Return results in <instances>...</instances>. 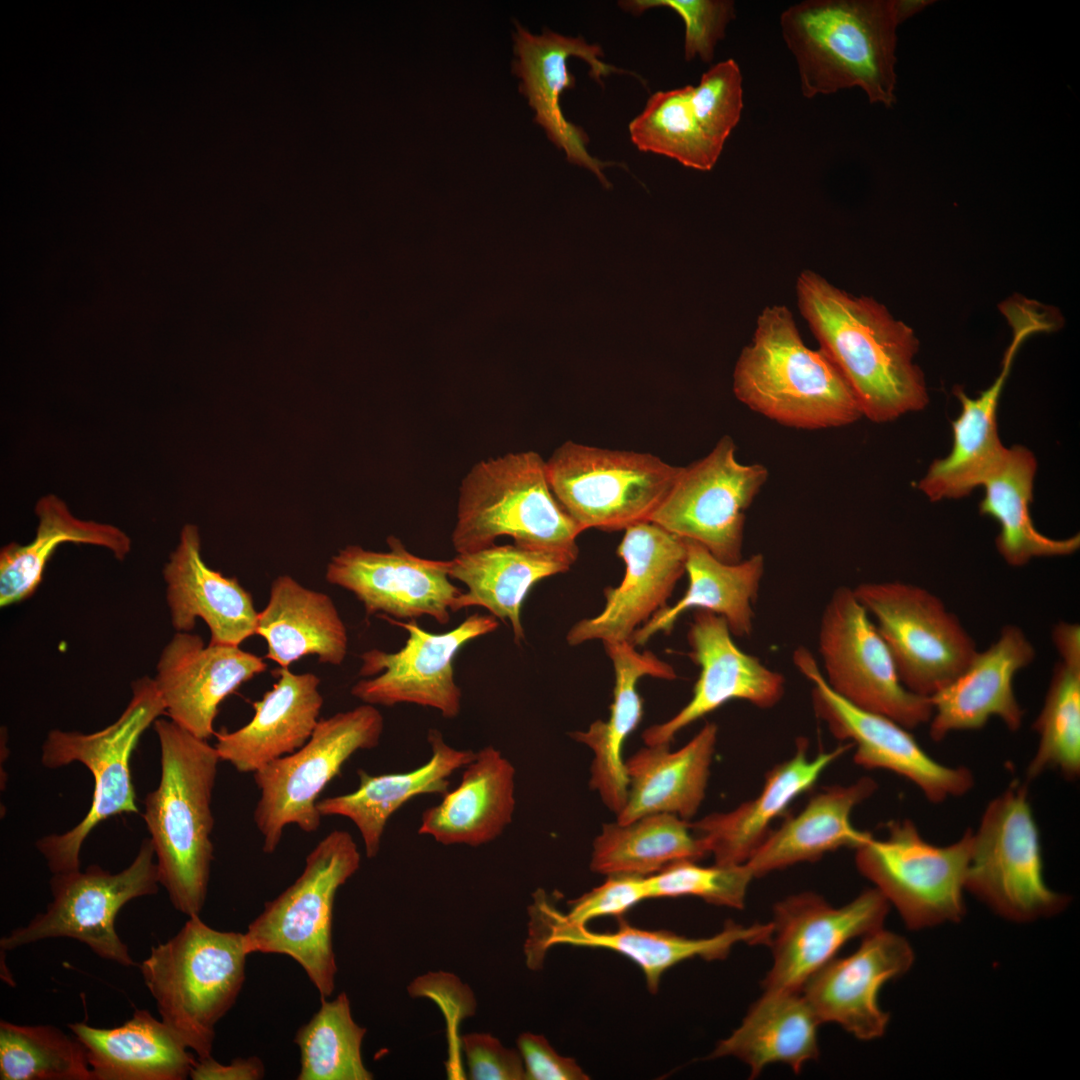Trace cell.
<instances>
[{
	"instance_id": "28",
	"label": "cell",
	"mask_w": 1080,
	"mask_h": 1080,
	"mask_svg": "<svg viewBox=\"0 0 1080 1080\" xmlns=\"http://www.w3.org/2000/svg\"><path fill=\"white\" fill-rule=\"evenodd\" d=\"M166 602L176 632H191L202 619L215 644L236 645L256 634L258 614L252 595L237 577L209 567L201 555L199 528L182 527L163 567Z\"/></svg>"
},
{
	"instance_id": "46",
	"label": "cell",
	"mask_w": 1080,
	"mask_h": 1080,
	"mask_svg": "<svg viewBox=\"0 0 1080 1080\" xmlns=\"http://www.w3.org/2000/svg\"><path fill=\"white\" fill-rule=\"evenodd\" d=\"M691 85L652 94L629 124L632 143L642 152L709 171L723 150L702 128L691 104Z\"/></svg>"
},
{
	"instance_id": "51",
	"label": "cell",
	"mask_w": 1080,
	"mask_h": 1080,
	"mask_svg": "<svg viewBox=\"0 0 1080 1080\" xmlns=\"http://www.w3.org/2000/svg\"><path fill=\"white\" fill-rule=\"evenodd\" d=\"M619 6L634 15L658 7L673 10L685 25V60L698 56L706 63L713 60L718 41L735 17L734 2L729 0H627L619 1Z\"/></svg>"
},
{
	"instance_id": "18",
	"label": "cell",
	"mask_w": 1080,
	"mask_h": 1080,
	"mask_svg": "<svg viewBox=\"0 0 1080 1080\" xmlns=\"http://www.w3.org/2000/svg\"><path fill=\"white\" fill-rule=\"evenodd\" d=\"M794 664L812 684L816 715L833 736L854 747L855 764L893 772L913 783L931 803L967 794L974 775L965 766H949L933 759L909 729L894 720L860 709L837 695L826 683L817 661L803 647L795 650Z\"/></svg>"
},
{
	"instance_id": "43",
	"label": "cell",
	"mask_w": 1080,
	"mask_h": 1080,
	"mask_svg": "<svg viewBox=\"0 0 1080 1080\" xmlns=\"http://www.w3.org/2000/svg\"><path fill=\"white\" fill-rule=\"evenodd\" d=\"M1037 470L1034 454L1023 446L1007 448L1002 459L983 482L985 496L979 511L1000 525L995 544L1011 566L1020 567L1034 557L1070 555L1080 546V536L1050 538L1032 522L1029 506Z\"/></svg>"
},
{
	"instance_id": "32",
	"label": "cell",
	"mask_w": 1080,
	"mask_h": 1080,
	"mask_svg": "<svg viewBox=\"0 0 1080 1080\" xmlns=\"http://www.w3.org/2000/svg\"><path fill=\"white\" fill-rule=\"evenodd\" d=\"M514 809L515 768L489 745L464 767L459 785L422 813L418 833L447 846L477 847L503 833Z\"/></svg>"
},
{
	"instance_id": "31",
	"label": "cell",
	"mask_w": 1080,
	"mask_h": 1080,
	"mask_svg": "<svg viewBox=\"0 0 1080 1080\" xmlns=\"http://www.w3.org/2000/svg\"><path fill=\"white\" fill-rule=\"evenodd\" d=\"M1009 325L1013 337L994 382L976 398L962 390L955 392L961 412L952 422V449L946 457L930 465L918 485L931 501L970 494L983 484L1007 449L998 435V403L1020 344L1033 335L1032 327L1024 321L1016 320Z\"/></svg>"
},
{
	"instance_id": "19",
	"label": "cell",
	"mask_w": 1080,
	"mask_h": 1080,
	"mask_svg": "<svg viewBox=\"0 0 1080 1080\" xmlns=\"http://www.w3.org/2000/svg\"><path fill=\"white\" fill-rule=\"evenodd\" d=\"M529 913L525 945L528 966L540 967L546 951L557 944L607 949L635 963L652 993L657 992L662 975L676 964L694 957L708 961L723 959L738 943L769 945L773 929L771 922L745 926L728 921L721 932L711 937L687 938L665 930L636 928L619 918L617 930L594 932L585 925L569 922L542 891L535 893Z\"/></svg>"
},
{
	"instance_id": "7",
	"label": "cell",
	"mask_w": 1080,
	"mask_h": 1080,
	"mask_svg": "<svg viewBox=\"0 0 1080 1080\" xmlns=\"http://www.w3.org/2000/svg\"><path fill=\"white\" fill-rule=\"evenodd\" d=\"M131 692L126 708L109 726L90 734L53 729L42 745L45 767L56 769L79 762L94 780L91 806L84 818L69 831L47 835L36 843L52 874L80 869L81 847L99 823L139 813L130 760L142 734L165 714V706L151 677L134 680Z\"/></svg>"
},
{
	"instance_id": "2",
	"label": "cell",
	"mask_w": 1080,
	"mask_h": 1080,
	"mask_svg": "<svg viewBox=\"0 0 1080 1080\" xmlns=\"http://www.w3.org/2000/svg\"><path fill=\"white\" fill-rule=\"evenodd\" d=\"M161 752L158 787L144 800L159 884L173 907L190 917L202 911L214 846L213 789L220 757L215 746L172 720L154 722Z\"/></svg>"
},
{
	"instance_id": "15",
	"label": "cell",
	"mask_w": 1080,
	"mask_h": 1080,
	"mask_svg": "<svg viewBox=\"0 0 1080 1080\" xmlns=\"http://www.w3.org/2000/svg\"><path fill=\"white\" fill-rule=\"evenodd\" d=\"M818 649L828 686L852 705L907 729L929 723V697L908 690L870 615L853 588L834 590L823 610Z\"/></svg>"
},
{
	"instance_id": "4",
	"label": "cell",
	"mask_w": 1080,
	"mask_h": 1080,
	"mask_svg": "<svg viewBox=\"0 0 1080 1080\" xmlns=\"http://www.w3.org/2000/svg\"><path fill=\"white\" fill-rule=\"evenodd\" d=\"M737 399L787 427L815 430L849 425L862 417L847 381L821 350L807 347L790 310L763 309L733 375Z\"/></svg>"
},
{
	"instance_id": "37",
	"label": "cell",
	"mask_w": 1080,
	"mask_h": 1080,
	"mask_svg": "<svg viewBox=\"0 0 1080 1080\" xmlns=\"http://www.w3.org/2000/svg\"><path fill=\"white\" fill-rule=\"evenodd\" d=\"M574 563L562 554L525 548L516 544L491 545L457 553L449 560V577L467 587L455 600L452 612L479 606L504 623L509 622L514 641L524 639L522 604L540 580L564 573Z\"/></svg>"
},
{
	"instance_id": "30",
	"label": "cell",
	"mask_w": 1080,
	"mask_h": 1080,
	"mask_svg": "<svg viewBox=\"0 0 1080 1080\" xmlns=\"http://www.w3.org/2000/svg\"><path fill=\"white\" fill-rule=\"evenodd\" d=\"M277 681L252 703L253 718L235 731L216 734L220 760L238 772L255 773L266 764L301 748L311 737L323 705L320 678L289 668L273 670Z\"/></svg>"
},
{
	"instance_id": "39",
	"label": "cell",
	"mask_w": 1080,
	"mask_h": 1080,
	"mask_svg": "<svg viewBox=\"0 0 1080 1080\" xmlns=\"http://www.w3.org/2000/svg\"><path fill=\"white\" fill-rule=\"evenodd\" d=\"M685 541L688 588L674 605L658 610L634 632L630 642L635 647L645 645L659 632L669 633L679 616L689 609L723 617L735 636H748L753 630L754 603L765 571L764 556L757 553L737 563H726L701 544Z\"/></svg>"
},
{
	"instance_id": "1",
	"label": "cell",
	"mask_w": 1080,
	"mask_h": 1080,
	"mask_svg": "<svg viewBox=\"0 0 1080 1080\" xmlns=\"http://www.w3.org/2000/svg\"><path fill=\"white\" fill-rule=\"evenodd\" d=\"M796 293L801 314L862 416L887 423L925 408L924 375L913 362L918 340L908 325L876 300L850 295L812 270L801 272Z\"/></svg>"
},
{
	"instance_id": "54",
	"label": "cell",
	"mask_w": 1080,
	"mask_h": 1080,
	"mask_svg": "<svg viewBox=\"0 0 1080 1080\" xmlns=\"http://www.w3.org/2000/svg\"><path fill=\"white\" fill-rule=\"evenodd\" d=\"M527 1080H586L588 1075L577 1062L556 1052L542 1036L525 1032L517 1039Z\"/></svg>"
},
{
	"instance_id": "17",
	"label": "cell",
	"mask_w": 1080,
	"mask_h": 1080,
	"mask_svg": "<svg viewBox=\"0 0 1080 1080\" xmlns=\"http://www.w3.org/2000/svg\"><path fill=\"white\" fill-rule=\"evenodd\" d=\"M384 619L408 632L405 645L397 652L373 648L362 653L359 675L367 679L356 682L351 695L374 706L410 703L455 718L462 693L454 677V659L465 644L494 632L498 620L491 614L475 613L449 631L432 633L415 619L402 622L386 615Z\"/></svg>"
},
{
	"instance_id": "25",
	"label": "cell",
	"mask_w": 1080,
	"mask_h": 1080,
	"mask_svg": "<svg viewBox=\"0 0 1080 1080\" xmlns=\"http://www.w3.org/2000/svg\"><path fill=\"white\" fill-rule=\"evenodd\" d=\"M914 958L905 937L881 928L864 936L853 953L834 957L812 974L801 993L820 1023H836L860 1040L877 1039L890 1017L879 1005V991L907 973Z\"/></svg>"
},
{
	"instance_id": "55",
	"label": "cell",
	"mask_w": 1080,
	"mask_h": 1080,
	"mask_svg": "<svg viewBox=\"0 0 1080 1080\" xmlns=\"http://www.w3.org/2000/svg\"><path fill=\"white\" fill-rule=\"evenodd\" d=\"M265 1067L261 1059L252 1056L237 1058L230 1064H221L212 1056L197 1057L191 1072L193 1080H259L264 1077Z\"/></svg>"
},
{
	"instance_id": "3",
	"label": "cell",
	"mask_w": 1080,
	"mask_h": 1080,
	"mask_svg": "<svg viewBox=\"0 0 1080 1080\" xmlns=\"http://www.w3.org/2000/svg\"><path fill=\"white\" fill-rule=\"evenodd\" d=\"M893 0H807L780 16L800 90L811 99L859 87L872 104L896 102Z\"/></svg>"
},
{
	"instance_id": "11",
	"label": "cell",
	"mask_w": 1080,
	"mask_h": 1080,
	"mask_svg": "<svg viewBox=\"0 0 1080 1080\" xmlns=\"http://www.w3.org/2000/svg\"><path fill=\"white\" fill-rule=\"evenodd\" d=\"M383 728L380 711L363 703L319 720L301 748L253 773L260 791L253 819L265 853L277 849L290 824L306 833L319 828L318 796L355 752L379 744Z\"/></svg>"
},
{
	"instance_id": "27",
	"label": "cell",
	"mask_w": 1080,
	"mask_h": 1080,
	"mask_svg": "<svg viewBox=\"0 0 1080 1080\" xmlns=\"http://www.w3.org/2000/svg\"><path fill=\"white\" fill-rule=\"evenodd\" d=\"M1035 656L1034 646L1022 629L1005 625L992 645L977 651L952 682L929 697L931 739L941 741L954 732L981 729L993 717L1010 731L1019 730L1024 710L1014 692V678Z\"/></svg>"
},
{
	"instance_id": "41",
	"label": "cell",
	"mask_w": 1080,
	"mask_h": 1080,
	"mask_svg": "<svg viewBox=\"0 0 1080 1080\" xmlns=\"http://www.w3.org/2000/svg\"><path fill=\"white\" fill-rule=\"evenodd\" d=\"M820 1024L801 991H764L709 1058L736 1057L749 1066L751 1079L772 1063L787 1064L799 1073L819 1056Z\"/></svg>"
},
{
	"instance_id": "26",
	"label": "cell",
	"mask_w": 1080,
	"mask_h": 1080,
	"mask_svg": "<svg viewBox=\"0 0 1080 1080\" xmlns=\"http://www.w3.org/2000/svg\"><path fill=\"white\" fill-rule=\"evenodd\" d=\"M266 669L262 657L239 646L205 644L197 634L176 632L161 651L153 679L169 719L208 740L223 700Z\"/></svg>"
},
{
	"instance_id": "38",
	"label": "cell",
	"mask_w": 1080,
	"mask_h": 1080,
	"mask_svg": "<svg viewBox=\"0 0 1080 1080\" xmlns=\"http://www.w3.org/2000/svg\"><path fill=\"white\" fill-rule=\"evenodd\" d=\"M85 1048L93 1080H184L197 1058L178 1035L147 1010L123 1025H68Z\"/></svg>"
},
{
	"instance_id": "45",
	"label": "cell",
	"mask_w": 1080,
	"mask_h": 1080,
	"mask_svg": "<svg viewBox=\"0 0 1080 1080\" xmlns=\"http://www.w3.org/2000/svg\"><path fill=\"white\" fill-rule=\"evenodd\" d=\"M708 854L687 820L654 813L605 824L593 842L590 867L606 876L649 877L674 863L697 862Z\"/></svg>"
},
{
	"instance_id": "10",
	"label": "cell",
	"mask_w": 1080,
	"mask_h": 1080,
	"mask_svg": "<svg viewBox=\"0 0 1080 1080\" xmlns=\"http://www.w3.org/2000/svg\"><path fill=\"white\" fill-rule=\"evenodd\" d=\"M972 849V829L956 841L928 842L910 819L891 821L887 835H870L855 848L859 872L899 912L905 925L920 930L959 922Z\"/></svg>"
},
{
	"instance_id": "36",
	"label": "cell",
	"mask_w": 1080,
	"mask_h": 1080,
	"mask_svg": "<svg viewBox=\"0 0 1080 1080\" xmlns=\"http://www.w3.org/2000/svg\"><path fill=\"white\" fill-rule=\"evenodd\" d=\"M877 789L870 777L833 785L812 795L804 808L771 830L746 865L754 878L813 862L840 848H857L871 834L854 827L853 810Z\"/></svg>"
},
{
	"instance_id": "23",
	"label": "cell",
	"mask_w": 1080,
	"mask_h": 1080,
	"mask_svg": "<svg viewBox=\"0 0 1080 1080\" xmlns=\"http://www.w3.org/2000/svg\"><path fill=\"white\" fill-rule=\"evenodd\" d=\"M514 54L512 72L520 79L519 91L534 110V121L540 125L548 139L565 152L567 160L593 172L601 184L610 189L611 184L603 174V168L618 165L593 157L587 150L589 137L579 126L564 116L560 97L566 89L576 85V79L568 69L569 57H579L590 67L589 75L602 84V78L611 73L633 72L606 64L602 48L588 43L583 37L564 36L544 28L539 35L532 34L515 22Z\"/></svg>"
},
{
	"instance_id": "53",
	"label": "cell",
	"mask_w": 1080,
	"mask_h": 1080,
	"mask_svg": "<svg viewBox=\"0 0 1080 1080\" xmlns=\"http://www.w3.org/2000/svg\"><path fill=\"white\" fill-rule=\"evenodd\" d=\"M469 1078L472 1080H524L519 1050L505 1047L489 1033H469L462 1039Z\"/></svg>"
},
{
	"instance_id": "50",
	"label": "cell",
	"mask_w": 1080,
	"mask_h": 1080,
	"mask_svg": "<svg viewBox=\"0 0 1080 1080\" xmlns=\"http://www.w3.org/2000/svg\"><path fill=\"white\" fill-rule=\"evenodd\" d=\"M691 104L709 138L720 147L738 124L743 109L742 75L738 64L727 59L713 65L691 85Z\"/></svg>"
},
{
	"instance_id": "33",
	"label": "cell",
	"mask_w": 1080,
	"mask_h": 1080,
	"mask_svg": "<svg viewBox=\"0 0 1080 1080\" xmlns=\"http://www.w3.org/2000/svg\"><path fill=\"white\" fill-rule=\"evenodd\" d=\"M604 647L615 675L610 716L607 721L597 720L586 731H575L571 736L592 750L590 786L617 815L625 805L628 793L622 746L643 715L637 682L644 676L673 680L676 673L652 652H638L629 641L607 642Z\"/></svg>"
},
{
	"instance_id": "5",
	"label": "cell",
	"mask_w": 1080,
	"mask_h": 1080,
	"mask_svg": "<svg viewBox=\"0 0 1080 1080\" xmlns=\"http://www.w3.org/2000/svg\"><path fill=\"white\" fill-rule=\"evenodd\" d=\"M582 528L561 506L534 451L476 463L463 478L452 532L457 553L479 550L509 536L514 544L576 561Z\"/></svg>"
},
{
	"instance_id": "48",
	"label": "cell",
	"mask_w": 1080,
	"mask_h": 1080,
	"mask_svg": "<svg viewBox=\"0 0 1080 1080\" xmlns=\"http://www.w3.org/2000/svg\"><path fill=\"white\" fill-rule=\"evenodd\" d=\"M1 1080H93L75 1036L51 1025L0 1022Z\"/></svg>"
},
{
	"instance_id": "47",
	"label": "cell",
	"mask_w": 1080,
	"mask_h": 1080,
	"mask_svg": "<svg viewBox=\"0 0 1080 1080\" xmlns=\"http://www.w3.org/2000/svg\"><path fill=\"white\" fill-rule=\"evenodd\" d=\"M366 1028L351 1013L346 993L321 999L318 1011L296 1032L300 1052L298 1080H371L361 1047Z\"/></svg>"
},
{
	"instance_id": "20",
	"label": "cell",
	"mask_w": 1080,
	"mask_h": 1080,
	"mask_svg": "<svg viewBox=\"0 0 1080 1080\" xmlns=\"http://www.w3.org/2000/svg\"><path fill=\"white\" fill-rule=\"evenodd\" d=\"M889 905L875 887L840 907L814 892L778 901L769 943L773 964L762 981L763 990L800 992L848 941L883 928Z\"/></svg>"
},
{
	"instance_id": "6",
	"label": "cell",
	"mask_w": 1080,
	"mask_h": 1080,
	"mask_svg": "<svg viewBox=\"0 0 1080 1080\" xmlns=\"http://www.w3.org/2000/svg\"><path fill=\"white\" fill-rule=\"evenodd\" d=\"M248 955L243 933L213 929L193 915L139 965L161 1020L199 1058L211 1056L216 1024L240 994Z\"/></svg>"
},
{
	"instance_id": "34",
	"label": "cell",
	"mask_w": 1080,
	"mask_h": 1080,
	"mask_svg": "<svg viewBox=\"0 0 1080 1080\" xmlns=\"http://www.w3.org/2000/svg\"><path fill=\"white\" fill-rule=\"evenodd\" d=\"M717 734L716 724L708 722L676 751H670V744L646 745L629 757L627 799L616 821L654 813L692 818L705 797Z\"/></svg>"
},
{
	"instance_id": "44",
	"label": "cell",
	"mask_w": 1080,
	"mask_h": 1080,
	"mask_svg": "<svg viewBox=\"0 0 1080 1080\" xmlns=\"http://www.w3.org/2000/svg\"><path fill=\"white\" fill-rule=\"evenodd\" d=\"M1060 661L1033 728L1038 735L1036 751L1026 768V781L1048 771L1075 780L1080 774V626L1060 622L1052 632Z\"/></svg>"
},
{
	"instance_id": "9",
	"label": "cell",
	"mask_w": 1080,
	"mask_h": 1080,
	"mask_svg": "<svg viewBox=\"0 0 1080 1080\" xmlns=\"http://www.w3.org/2000/svg\"><path fill=\"white\" fill-rule=\"evenodd\" d=\"M965 889L998 916L1016 923L1061 913L1068 895L1044 876L1039 829L1027 783L1012 782L986 806L976 830Z\"/></svg>"
},
{
	"instance_id": "22",
	"label": "cell",
	"mask_w": 1080,
	"mask_h": 1080,
	"mask_svg": "<svg viewBox=\"0 0 1080 1080\" xmlns=\"http://www.w3.org/2000/svg\"><path fill=\"white\" fill-rule=\"evenodd\" d=\"M617 555L625 563L622 582L604 590L606 601L598 615L569 629V645L591 640L630 642L634 632L667 605L685 573L687 547L684 539L643 521L625 529Z\"/></svg>"
},
{
	"instance_id": "8",
	"label": "cell",
	"mask_w": 1080,
	"mask_h": 1080,
	"mask_svg": "<svg viewBox=\"0 0 1080 1080\" xmlns=\"http://www.w3.org/2000/svg\"><path fill=\"white\" fill-rule=\"evenodd\" d=\"M361 855L350 833L334 830L307 855L301 875L264 905L244 934L249 954H281L294 959L320 995L335 989L332 941L335 896L359 869Z\"/></svg>"
},
{
	"instance_id": "49",
	"label": "cell",
	"mask_w": 1080,
	"mask_h": 1080,
	"mask_svg": "<svg viewBox=\"0 0 1080 1080\" xmlns=\"http://www.w3.org/2000/svg\"><path fill=\"white\" fill-rule=\"evenodd\" d=\"M753 878L746 863L705 867L687 860L647 877V883L649 898L695 896L714 905L742 909Z\"/></svg>"
},
{
	"instance_id": "35",
	"label": "cell",
	"mask_w": 1080,
	"mask_h": 1080,
	"mask_svg": "<svg viewBox=\"0 0 1080 1080\" xmlns=\"http://www.w3.org/2000/svg\"><path fill=\"white\" fill-rule=\"evenodd\" d=\"M427 739L431 757L418 768L381 775H370L360 769L355 791L317 802L321 816H342L354 823L368 858L378 854L386 824L400 807L419 795L443 796L450 790V776L475 757L472 750L447 744L438 729H430Z\"/></svg>"
},
{
	"instance_id": "14",
	"label": "cell",
	"mask_w": 1080,
	"mask_h": 1080,
	"mask_svg": "<svg viewBox=\"0 0 1080 1080\" xmlns=\"http://www.w3.org/2000/svg\"><path fill=\"white\" fill-rule=\"evenodd\" d=\"M154 847L144 839L133 862L118 873L98 865L85 871L53 874L52 901L25 926L1 938L2 950H13L49 938H71L97 956L123 966L135 962L115 929L119 910L129 901L156 894L159 879Z\"/></svg>"
},
{
	"instance_id": "13",
	"label": "cell",
	"mask_w": 1080,
	"mask_h": 1080,
	"mask_svg": "<svg viewBox=\"0 0 1080 1080\" xmlns=\"http://www.w3.org/2000/svg\"><path fill=\"white\" fill-rule=\"evenodd\" d=\"M854 593L883 638L902 684L931 697L952 682L977 653L957 616L933 593L900 581L867 582Z\"/></svg>"
},
{
	"instance_id": "21",
	"label": "cell",
	"mask_w": 1080,
	"mask_h": 1080,
	"mask_svg": "<svg viewBox=\"0 0 1080 1080\" xmlns=\"http://www.w3.org/2000/svg\"><path fill=\"white\" fill-rule=\"evenodd\" d=\"M387 544L384 552L347 545L331 558L325 579L353 593L368 617L376 613L398 620L429 616L447 624L462 593L450 581L449 560L416 556L392 535Z\"/></svg>"
},
{
	"instance_id": "52",
	"label": "cell",
	"mask_w": 1080,
	"mask_h": 1080,
	"mask_svg": "<svg viewBox=\"0 0 1080 1080\" xmlns=\"http://www.w3.org/2000/svg\"><path fill=\"white\" fill-rule=\"evenodd\" d=\"M649 898L647 877L611 875L598 887L570 902L565 918L585 925L605 916L621 918L629 909Z\"/></svg>"
},
{
	"instance_id": "12",
	"label": "cell",
	"mask_w": 1080,
	"mask_h": 1080,
	"mask_svg": "<svg viewBox=\"0 0 1080 1080\" xmlns=\"http://www.w3.org/2000/svg\"><path fill=\"white\" fill-rule=\"evenodd\" d=\"M550 487L565 511L586 530H625L651 515L681 467L650 453L566 441L546 461Z\"/></svg>"
},
{
	"instance_id": "56",
	"label": "cell",
	"mask_w": 1080,
	"mask_h": 1080,
	"mask_svg": "<svg viewBox=\"0 0 1080 1080\" xmlns=\"http://www.w3.org/2000/svg\"><path fill=\"white\" fill-rule=\"evenodd\" d=\"M894 10L898 24L919 13L931 5V0H893Z\"/></svg>"
},
{
	"instance_id": "29",
	"label": "cell",
	"mask_w": 1080,
	"mask_h": 1080,
	"mask_svg": "<svg viewBox=\"0 0 1080 1080\" xmlns=\"http://www.w3.org/2000/svg\"><path fill=\"white\" fill-rule=\"evenodd\" d=\"M851 747H839L808 756V742L800 738L794 755L769 770L760 793L728 812L709 814L690 823L716 864H744L769 834L773 821L823 772Z\"/></svg>"
},
{
	"instance_id": "40",
	"label": "cell",
	"mask_w": 1080,
	"mask_h": 1080,
	"mask_svg": "<svg viewBox=\"0 0 1080 1080\" xmlns=\"http://www.w3.org/2000/svg\"><path fill=\"white\" fill-rule=\"evenodd\" d=\"M256 635L266 641L265 658L283 668L309 655L341 665L348 649L347 630L332 599L289 575L273 580L267 605L258 614Z\"/></svg>"
},
{
	"instance_id": "42",
	"label": "cell",
	"mask_w": 1080,
	"mask_h": 1080,
	"mask_svg": "<svg viewBox=\"0 0 1080 1080\" xmlns=\"http://www.w3.org/2000/svg\"><path fill=\"white\" fill-rule=\"evenodd\" d=\"M38 518L34 538L10 542L0 550V606L31 597L42 582L44 570L56 549L67 543L104 548L119 561L131 552V538L121 528L76 517L58 496H42L35 505Z\"/></svg>"
},
{
	"instance_id": "16",
	"label": "cell",
	"mask_w": 1080,
	"mask_h": 1080,
	"mask_svg": "<svg viewBox=\"0 0 1080 1080\" xmlns=\"http://www.w3.org/2000/svg\"><path fill=\"white\" fill-rule=\"evenodd\" d=\"M768 478L759 463L743 464L723 436L700 460L680 471L649 521L704 546L726 563L742 560L746 511Z\"/></svg>"
},
{
	"instance_id": "24",
	"label": "cell",
	"mask_w": 1080,
	"mask_h": 1080,
	"mask_svg": "<svg viewBox=\"0 0 1080 1080\" xmlns=\"http://www.w3.org/2000/svg\"><path fill=\"white\" fill-rule=\"evenodd\" d=\"M690 657L700 667L690 701L671 719L643 732L646 745L670 744L694 721L731 700L761 708L777 705L785 692V679L733 641L726 620L707 610H696L688 631Z\"/></svg>"
}]
</instances>
